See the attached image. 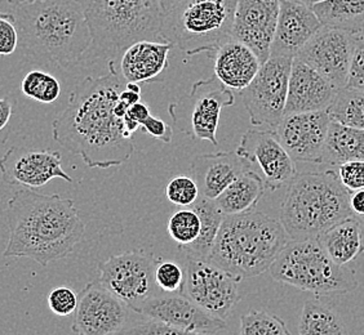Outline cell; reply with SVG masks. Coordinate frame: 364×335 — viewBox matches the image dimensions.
Wrapping results in <instances>:
<instances>
[{
  "label": "cell",
  "mask_w": 364,
  "mask_h": 335,
  "mask_svg": "<svg viewBox=\"0 0 364 335\" xmlns=\"http://www.w3.org/2000/svg\"><path fill=\"white\" fill-rule=\"evenodd\" d=\"M126 79L109 62V74L85 77L73 91L69 104L52 124L53 140L77 155L90 168L120 167L134 153V137L115 114Z\"/></svg>",
  "instance_id": "1"
},
{
  "label": "cell",
  "mask_w": 364,
  "mask_h": 335,
  "mask_svg": "<svg viewBox=\"0 0 364 335\" xmlns=\"http://www.w3.org/2000/svg\"><path fill=\"white\" fill-rule=\"evenodd\" d=\"M9 238L4 258H30L46 267L66 258L85 234V224L73 199L22 189L4 210Z\"/></svg>",
  "instance_id": "2"
},
{
  "label": "cell",
  "mask_w": 364,
  "mask_h": 335,
  "mask_svg": "<svg viewBox=\"0 0 364 335\" xmlns=\"http://www.w3.org/2000/svg\"><path fill=\"white\" fill-rule=\"evenodd\" d=\"M12 11L26 56L61 69L83 61L92 38L80 0H33Z\"/></svg>",
  "instance_id": "3"
},
{
  "label": "cell",
  "mask_w": 364,
  "mask_h": 335,
  "mask_svg": "<svg viewBox=\"0 0 364 335\" xmlns=\"http://www.w3.org/2000/svg\"><path fill=\"white\" fill-rule=\"evenodd\" d=\"M288 238L280 221L261 212L225 216L210 260L239 281L256 278L270 270Z\"/></svg>",
  "instance_id": "4"
},
{
  "label": "cell",
  "mask_w": 364,
  "mask_h": 335,
  "mask_svg": "<svg viewBox=\"0 0 364 335\" xmlns=\"http://www.w3.org/2000/svg\"><path fill=\"white\" fill-rule=\"evenodd\" d=\"M91 33L83 60H118L134 43L161 39L159 0H80Z\"/></svg>",
  "instance_id": "5"
},
{
  "label": "cell",
  "mask_w": 364,
  "mask_h": 335,
  "mask_svg": "<svg viewBox=\"0 0 364 335\" xmlns=\"http://www.w3.org/2000/svg\"><path fill=\"white\" fill-rule=\"evenodd\" d=\"M350 192L335 170L308 172L294 177L282 202L279 221L292 240L318 238L353 216Z\"/></svg>",
  "instance_id": "6"
},
{
  "label": "cell",
  "mask_w": 364,
  "mask_h": 335,
  "mask_svg": "<svg viewBox=\"0 0 364 335\" xmlns=\"http://www.w3.org/2000/svg\"><path fill=\"white\" fill-rule=\"evenodd\" d=\"M238 0H177L163 14L161 39L188 56H213L232 40V22Z\"/></svg>",
  "instance_id": "7"
},
{
  "label": "cell",
  "mask_w": 364,
  "mask_h": 335,
  "mask_svg": "<svg viewBox=\"0 0 364 335\" xmlns=\"http://www.w3.org/2000/svg\"><path fill=\"white\" fill-rule=\"evenodd\" d=\"M269 271L275 281L316 298L343 295L358 287L354 273L329 258L318 238L288 241Z\"/></svg>",
  "instance_id": "8"
},
{
  "label": "cell",
  "mask_w": 364,
  "mask_h": 335,
  "mask_svg": "<svg viewBox=\"0 0 364 335\" xmlns=\"http://www.w3.org/2000/svg\"><path fill=\"white\" fill-rule=\"evenodd\" d=\"M158 263L159 259L142 249L115 254L98 265V281L129 309L141 314L147 300L161 292L155 282Z\"/></svg>",
  "instance_id": "9"
},
{
  "label": "cell",
  "mask_w": 364,
  "mask_h": 335,
  "mask_svg": "<svg viewBox=\"0 0 364 335\" xmlns=\"http://www.w3.org/2000/svg\"><path fill=\"white\" fill-rule=\"evenodd\" d=\"M294 58L270 56L261 63L252 82L240 92L253 126L275 132L284 116L288 82Z\"/></svg>",
  "instance_id": "10"
},
{
  "label": "cell",
  "mask_w": 364,
  "mask_h": 335,
  "mask_svg": "<svg viewBox=\"0 0 364 335\" xmlns=\"http://www.w3.org/2000/svg\"><path fill=\"white\" fill-rule=\"evenodd\" d=\"M181 293L205 312L226 320L240 300L238 281L210 260L189 259Z\"/></svg>",
  "instance_id": "11"
},
{
  "label": "cell",
  "mask_w": 364,
  "mask_h": 335,
  "mask_svg": "<svg viewBox=\"0 0 364 335\" xmlns=\"http://www.w3.org/2000/svg\"><path fill=\"white\" fill-rule=\"evenodd\" d=\"M358 35L338 28L322 26L304 45L296 58L318 71L340 91L348 84Z\"/></svg>",
  "instance_id": "12"
},
{
  "label": "cell",
  "mask_w": 364,
  "mask_h": 335,
  "mask_svg": "<svg viewBox=\"0 0 364 335\" xmlns=\"http://www.w3.org/2000/svg\"><path fill=\"white\" fill-rule=\"evenodd\" d=\"M128 309L126 303L109 292L100 281H92L77 294L71 329L77 335L118 334L124 330Z\"/></svg>",
  "instance_id": "13"
},
{
  "label": "cell",
  "mask_w": 364,
  "mask_h": 335,
  "mask_svg": "<svg viewBox=\"0 0 364 335\" xmlns=\"http://www.w3.org/2000/svg\"><path fill=\"white\" fill-rule=\"evenodd\" d=\"M0 175L9 186L34 190L46 186L55 178L73 183L74 180L63 169L58 151L28 147H11L0 158Z\"/></svg>",
  "instance_id": "14"
},
{
  "label": "cell",
  "mask_w": 364,
  "mask_h": 335,
  "mask_svg": "<svg viewBox=\"0 0 364 335\" xmlns=\"http://www.w3.org/2000/svg\"><path fill=\"white\" fill-rule=\"evenodd\" d=\"M331 121L327 110L286 114L275 136L294 161L322 164Z\"/></svg>",
  "instance_id": "15"
},
{
  "label": "cell",
  "mask_w": 364,
  "mask_h": 335,
  "mask_svg": "<svg viewBox=\"0 0 364 335\" xmlns=\"http://www.w3.org/2000/svg\"><path fill=\"white\" fill-rule=\"evenodd\" d=\"M237 154L250 164H257L265 189L277 191L288 186L297 175L294 160L277 138L275 132L267 129H248L242 136Z\"/></svg>",
  "instance_id": "16"
},
{
  "label": "cell",
  "mask_w": 364,
  "mask_h": 335,
  "mask_svg": "<svg viewBox=\"0 0 364 335\" xmlns=\"http://www.w3.org/2000/svg\"><path fill=\"white\" fill-rule=\"evenodd\" d=\"M279 7L280 0L237 1L231 35L252 49L261 63L270 57Z\"/></svg>",
  "instance_id": "17"
},
{
  "label": "cell",
  "mask_w": 364,
  "mask_h": 335,
  "mask_svg": "<svg viewBox=\"0 0 364 335\" xmlns=\"http://www.w3.org/2000/svg\"><path fill=\"white\" fill-rule=\"evenodd\" d=\"M149 320L166 322L193 333L215 335L226 328L225 320L205 312L181 292H161L147 300L141 314Z\"/></svg>",
  "instance_id": "18"
},
{
  "label": "cell",
  "mask_w": 364,
  "mask_h": 335,
  "mask_svg": "<svg viewBox=\"0 0 364 335\" xmlns=\"http://www.w3.org/2000/svg\"><path fill=\"white\" fill-rule=\"evenodd\" d=\"M188 101L191 102V128L198 140L210 141L218 146V128L221 111L234 105V94L218 77L193 84Z\"/></svg>",
  "instance_id": "19"
},
{
  "label": "cell",
  "mask_w": 364,
  "mask_h": 335,
  "mask_svg": "<svg viewBox=\"0 0 364 335\" xmlns=\"http://www.w3.org/2000/svg\"><path fill=\"white\" fill-rule=\"evenodd\" d=\"M321 28L311 7L297 0H280L270 56L294 58Z\"/></svg>",
  "instance_id": "20"
},
{
  "label": "cell",
  "mask_w": 364,
  "mask_h": 335,
  "mask_svg": "<svg viewBox=\"0 0 364 335\" xmlns=\"http://www.w3.org/2000/svg\"><path fill=\"white\" fill-rule=\"evenodd\" d=\"M337 92L336 88L318 71L294 57L288 82L284 115L328 110Z\"/></svg>",
  "instance_id": "21"
},
{
  "label": "cell",
  "mask_w": 364,
  "mask_h": 335,
  "mask_svg": "<svg viewBox=\"0 0 364 335\" xmlns=\"http://www.w3.org/2000/svg\"><path fill=\"white\" fill-rule=\"evenodd\" d=\"M247 169H250V163L237 151L198 155L191 161V173L199 192L210 200H215Z\"/></svg>",
  "instance_id": "22"
},
{
  "label": "cell",
  "mask_w": 364,
  "mask_h": 335,
  "mask_svg": "<svg viewBox=\"0 0 364 335\" xmlns=\"http://www.w3.org/2000/svg\"><path fill=\"white\" fill-rule=\"evenodd\" d=\"M259 67L261 61L252 49L234 39L213 55L215 77L231 91H243L256 77Z\"/></svg>",
  "instance_id": "23"
},
{
  "label": "cell",
  "mask_w": 364,
  "mask_h": 335,
  "mask_svg": "<svg viewBox=\"0 0 364 335\" xmlns=\"http://www.w3.org/2000/svg\"><path fill=\"white\" fill-rule=\"evenodd\" d=\"M173 48L169 43L142 40L134 43L120 57V74L129 83H150L168 66Z\"/></svg>",
  "instance_id": "24"
},
{
  "label": "cell",
  "mask_w": 364,
  "mask_h": 335,
  "mask_svg": "<svg viewBox=\"0 0 364 335\" xmlns=\"http://www.w3.org/2000/svg\"><path fill=\"white\" fill-rule=\"evenodd\" d=\"M265 190L262 177L247 169L215 199V203L224 216L243 214L255 209Z\"/></svg>",
  "instance_id": "25"
},
{
  "label": "cell",
  "mask_w": 364,
  "mask_h": 335,
  "mask_svg": "<svg viewBox=\"0 0 364 335\" xmlns=\"http://www.w3.org/2000/svg\"><path fill=\"white\" fill-rule=\"evenodd\" d=\"M318 241L338 265H349L364 251L360 224L353 216L323 232Z\"/></svg>",
  "instance_id": "26"
},
{
  "label": "cell",
  "mask_w": 364,
  "mask_h": 335,
  "mask_svg": "<svg viewBox=\"0 0 364 335\" xmlns=\"http://www.w3.org/2000/svg\"><path fill=\"white\" fill-rule=\"evenodd\" d=\"M348 161H364V131L331 121L322 164L338 167Z\"/></svg>",
  "instance_id": "27"
},
{
  "label": "cell",
  "mask_w": 364,
  "mask_h": 335,
  "mask_svg": "<svg viewBox=\"0 0 364 335\" xmlns=\"http://www.w3.org/2000/svg\"><path fill=\"white\" fill-rule=\"evenodd\" d=\"M190 208L199 216L200 232L194 243L181 246L180 249L189 259L210 260V253L225 216L223 212L218 209L215 200H210L202 195L198 197V200Z\"/></svg>",
  "instance_id": "28"
},
{
  "label": "cell",
  "mask_w": 364,
  "mask_h": 335,
  "mask_svg": "<svg viewBox=\"0 0 364 335\" xmlns=\"http://www.w3.org/2000/svg\"><path fill=\"white\" fill-rule=\"evenodd\" d=\"M322 26L362 34L364 0H322L311 6Z\"/></svg>",
  "instance_id": "29"
},
{
  "label": "cell",
  "mask_w": 364,
  "mask_h": 335,
  "mask_svg": "<svg viewBox=\"0 0 364 335\" xmlns=\"http://www.w3.org/2000/svg\"><path fill=\"white\" fill-rule=\"evenodd\" d=\"M300 335H349V330L340 314L321 298L306 300L302 307Z\"/></svg>",
  "instance_id": "30"
},
{
  "label": "cell",
  "mask_w": 364,
  "mask_h": 335,
  "mask_svg": "<svg viewBox=\"0 0 364 335\" xmlns=\"http://www.w3.org/2000/svg\"><path fill=\"white\" fill-rule=\"evenodd\" d=\"M327 111L331 120L364 131V91L345 87L337 92Z\"/></svg>",
  "instance_id": "31"
},
{
  "label": "cell",
  "mask_w": 364,
  "mask_h": 335,
  "mask_svg": "<svg viewBox=\"0 0 364 335\" xmlns=\"http://www.w3.org/2000/svg\"><path fill=\"white\" fill-rule=\"evenodd\" d=\"M21 92L26 97L39 104L49 105L56 102L61 94V84L56 77L44 71L28 72L22 79Z\"/></svg>",
  "instance_id": "32"
},
{
  "label": "cell",
  "mask_w": 364,
  "mask_h": 335,
  "mask_svg": "<svg viewBox=\"0 0 364 335\" xmlns=\"http://www.w3.org/2000/svg\"><path fill=\"white\" fill-rule=\"evenodd\" d=\"M240 335H291L284 320L267 311H251L240 317Z\"/></svg>",
  "instance_id": "33"
},
{
  "label": "cell",
  "mask_w": 364,
  "mask_h": 335,
  "mask_svg": "<svg viewBox=\"0 0 364 335\" xmlns=\"http://www.w3.org/2000/svg\"><path fill=\"white\" fill-rule=\"evenodd\" d=\"M169 236L178 244V248L196 241L200 232V219L193 209L176 212L168 221Z\"/></svg>",
  "instance_id": "34"
},
{
  "label": "cell",
  "mask_w": 364,
  "mask_h": 335,
  "mask_svg": "<svg viewBox=\"0 0 364 335\" xmlns=\"http://www.w3.org/2000/svg\"><path fill=\"white\" fill-rule=\"evenodd\" d=\"M166 196L171 203L186 208L196 203L200 192L194 178H190L188 175H177L168 182Z\"/></svg>",
  "instance_id": "35"
},
{
  "label": "cell",
  "mask_w": 364,
  "mask_h": 335,
  "mask_svg": "<svg viewBox=\"0 0 364 335\" xmlns=\"http://www.w3.org/2000/svg\"><path fill=\"white\" fill-rule=\"evenodd\" d=\"M183 276V270L175 262L159 260L155 268V282L164 293L181 292Z\"/></svg>",
  "instance_id": "36"
},
{
  "label": "cell",
  "mask_w": 364,
  "mask_h": 335,
  "mask_svg": "<svg viewBox=\"0 0 364 335\" xmlns=\"http://www.w3.org/2000/svg\"><path fill=\"white\" fill-rule=\"evenodd\" d=\"M49 309L57 316H69L75 312L77 306V295L68 287H57L49 293Z\"/></svg>",
  "instance_id": "37"
},
{
  "label": "cell",
  "mask_w": 364,
  "mask_h": 335,
  "mask_svg": "<svg viewBox=\"0 0 364 335\" xmlns=\"http://www.w3.org/2000/svg\"><path fill=\"white\" fill-rule=\"evenodd\" d=\"M18 43L20 36L14 13L0 12V56L14 53Z\"/></svg>",
  "instance_id": "38"
},
{
  "label": "cell",
  "mask_w": 364,
  "mask_h": 335,
  "mask_svg": "<svg viewBox=\"0 0 364 335\" xmlns=\"http://www.w3.org/2000/svg\"><path fill=\"white\" fill-rule=\"evenodd\" d=\"M122 335H210L200 334V333H193L183 329L176 328L168 325L166 322H156V320H149V322H141L134 328L127 329L122 331Z\"/></svg>",
  "instance_id": "39"
},
{
  "label": "cell",
  "mask_w": 364,
  "mask_h": 335,
  "mask_svg": "<svg viewBox=\"0 0 364 335\" xmlns=\"http://www.w3.org/2000/svg\"><path fill=\"white\" fill-rule=\"evenodd\" d=\"M337 175L349 192L364 189V161H348L338 165Z\"/></svg>",
  "instance_id": "40"
},
{
  "label": "cell",
  "mask_w": 364,
  "mask_h": 335,
  "mask_svg": "<svg viewBox=\"0 0 364 335\" xmlns=\"http://www.w3.org/2000/svg\"><path fill=\"white\" fill-rule=\"evenodd\" d=\"M346 87L364 91V34H359L351 58L350 72Z\"/></svg>",
  "instance_id": "41"
},
{
  "label": "cell",
  "mask_w": 364,
  "mask_h": 335,
  "mask_svg": "<svg viewBox=\"0 0 364 335\" xmlns=\"http://www.w3.org/2000/svg\"><path fill=\"white\" fill-rule=\"evenodd\" d=\"M141 128L144 132H146L150 137L161 141L164 143H169L172 141V126L167 124L166 121L158 119L155 116H149L142 124Z\"/></svg>",
  "instance_id": "42"
},
{
  "label": "cell",
  "mask_w": 364,
  "mask_h": 335,
  "mask_svg": "<svg viewBox=\"0 0 364 335\" xmlns=\"http://www.w3.org/2000/svg\"><path fill=\"white\" fill-rule=\"evenodd\" d=\"M16 99L7 96L0 98V145H4L11 134V120L14 116Z\"/></svg>",
  "instance_id": "43"
},
{
  "label": "cell",
  "mask_w": 364,
  "mask_h": 335,
  "mask_svg": "<svg viewBox=\"0 0 364 335\" xmlns=\"http://www.w3.org/2000/svg\"><path fill=\"white\" fill-rule=\"evenodd\" d=\"M349 204L353 216H357L359 219L364 218V189L353 191L349 197Z\"/></svg>",
  "instance_id": "44"
},
{
  "label": "cell",
  "mask_w": 364,
  "mask_h": 335,
  "mask_svg": "<svg viewBox=\"0 0 364 335\" xmlns=\"http://www.w3.org/2000/svg\"><path fill=\"white\" fill-rule=\"evenodd\" d=\"M128 115H129L132 119L142 124V123L150 116V110H149V107H147L144 102H141L140 101V102H137V104H134V105L129 107Z\"/></svg>",
  "instance_id": "45"
},
{
  "label": "cell",
  "mask_w": 364,
  "mask_h": 335,
  "mask_svg": "<svg viewBox=\"0 0 364 335\" xmlns=\"http://www.w3.org/2000/svg\"><path fill=\"white\" fill-rule=\"evenodd\" d=\"M119 99L122 102H124V104H127V105L131 107V106L134 105V104L140 102L141 94L139 92L131 91V89H128V88H124L123 91L120 92Z\"/></svg>",
  "instance_id": "46"
},
{
  "label": "cell",
  "mask_w": 364,
  "mask_h": 335,
  "mask_svg": "<svg viewBox=\"0 0 364 335\" xmlns=\"http://www.w3.org/2000/svg\"><path fill=\"white\" fill-rule=\"evenodd\" d=\"M159 3H161L163 13H166V12H168L171 8L175 6L176 3H177V0H159Z\"/></svg>",
  "instance_id": "47"
},
{
  "label": "cell",
  "mask_w": 364,
  "mask_h": 335,
  "mask_svg": "<svg viewBox=\"0 0 364 335\" xmlns=\"http://www.w3.org/2000/svg\"><path fill=\"white\" fill-rule=\"evenodd\" d=\"M8 3L12 6V7H16V6H20V4H23V3H28V1H33V0H7Z\"/></svg>",
  "instance_id": "48"
},
{
  "label": "cell",
  "mask_w": 364,
  "mask_h": 335,
  "mask_svg": "<svg viewBox=\"0 0 364 335\" xmlns=\"http://www.w3.org/2000/svg\"><path fill=\"white\" fill-rule=\"evenodd\" d=\"M297 1H300V3H304V4H306L309 7H311L313 4H316V3H319V1H322V0H297Z\"/></svg>",
  "instance_id": "49"
},
{
  "label": "cell",
  "mask_w": 364,
  "mask_h": 335,
  "mask_svg": "<svg viewBox=\"0 0 364 335\" xmlns=\"http://www.w3.org/2000/svg\"><path fill=\"white\" fill-rule=\"evenodd\" d=\"M359 221H360V222H362V224H364V218H360V219H359Z\"/></svg>",
  "instance_id": "50"
},
{
  "label": "cell",
  "mask_w": 364,
  "mask_h": 335,
  "mask_svg": "<svg viewBox=\"0 0 364 335\" xmlns=\"http://www.w3.org/2000/svg\"><path fill=\"white\" fill-rule=\"evenodd\" d=\"M363 34H364V28H363Z\"/></svg>",
  "instance_id": "51"
}]
</instances>
